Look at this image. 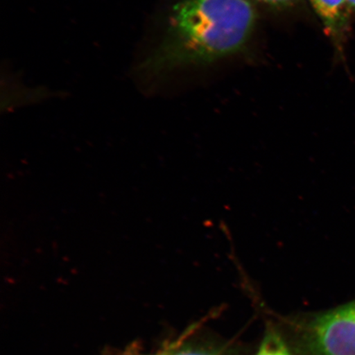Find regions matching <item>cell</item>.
Wrapping results in <instances>:
<instances>
[{"label":"cell","instance_id":"1","mask_svg":"<svg viewBox=\"0 0 355 355\" xmlns=\"http://www.w3.org/2000/svg\"><path fill=\"white\" fill-rule=\"evenodd\" d=\"M248 0H182L172 8L163 42L144 64L158 74L205 65L243 50L255 28Z\"/></svg>","mask_w":355,"mask_h":355},{"label":"cell","instance_id":"2","mask_svg":"<svg viewBox=\"0 0 355 355\" xmlns=\"http://www.w3.org/2000/svg\"><path fill=\"white\" fill-rule=\"evenodd\" d=\"M304 344L311 355H355V302L315 318Z\"/></svg>","mask_w":355,"mask_h":355},{"label":"cell","instance_id":"3","mask_svg":"<svg viewBox=\"0 0 355 355\" xmlns=\"http://www.w3.org/2000/svg\"><path fill=\"white\" fill-rule=\"evenodd\" d=\"M335 48L336 55L343 58L350 32L352 11L346 0H309Z\"/></svg>","mask_w":355,"mask_h":355},{"label":"cell","instance_id":"4","mask_svg":"<svg viewBox=\"0 0 355 355\" xmlns=\"http://www.w3.org/2000/svg\"><path fill=\"white\" fill-rule=\"evenodd\" d=\"M257 355H291L282 339L276 332L269 331Z\"/></svg>","mask_w":355,"mask_h":355},{"label":"cell","instance_id":"5","mask_svg":"<svg viewBox=\"0 0 355 355\" xmlns=\"http://www.w3.org/2000/svg\"><path fill=\"white\" fill-rule=\"evenodd\" d=\"M124 355H152L140 354L137 350H130ZM153 355H216L204 349L194 348H170Z\"/></svg>","mask_w":355,"mask_h":355},{"label":"cell","instance_id":"6","mask_svg":"<svg viewBox=\"0 0 355 355\" xmlns=\"http://www.w3.org/2000/svg\"><path fill=\"white\" fill-rule=\"evenodd\" d=\"M254 1L270 8H277V10H285V8L295 6L301 0H254Z\"/></svg>","mask_w":355,"mask_h":355},{"label":"cell","instance_id":"7","mask_svg":"<svg viewBox=\"0 0 355 355\" xmlns=\"http://www.w3.org/2000/svg\"><path fill=\"white\" fill-rule=\"evenodd\" d=\"M346 1H347L350 10L355 12V0H346Z\"/></svg>","mask_w":355,"mask_h":355}]
</instances>
